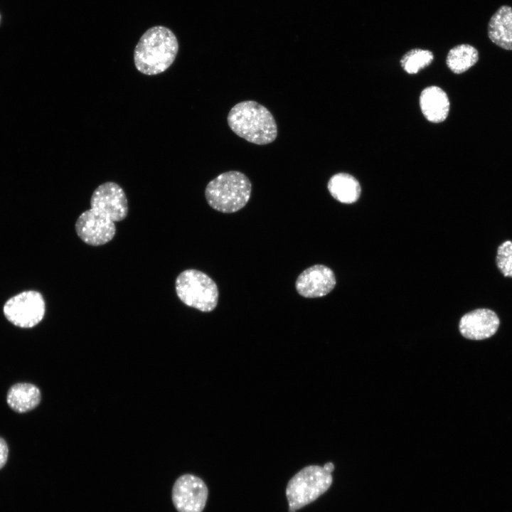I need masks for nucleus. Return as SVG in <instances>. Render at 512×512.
I'll use <instances>...</instances> for the list:
<instances>
[{
	"label": "nucleus",
	"instance_id": "11",
	"mask_svg": "<svg viewBox=\"0 0 512 512\" xmlns=\"http://www.w3.org/2000/svg\"><path fill=\"white\" fill-rule=\"evenodd\" d=\"M499 325V318L494 311L477 309L465 314L461 318L459 329L464 338L480 341L494 336Z\"/></svg>",
	"mask_w": 512,
	"mask_h": 512
},
{
	"label": "nucleus",
	"instance_id": "13",
	"mask_svg": "<svg viewBox=\"0 0 512 512\" xmlns=\"http://www.w3.org/2000/svg\"><path fill=\"white\" fill-rule=\"evenodd\" d=\"M488 36L496 46L512 50V8L501 6L492 15L488 24Z\"/></svg>",
	"mask_w": 512,
	"mask_h": 512
},
{
	"label": "nucleus",
	"instance_id": "4",
	"mask_svg": "<svg viewBox=\"0 0 512 512\" xmlns=\"http://www.w3.org/2000/svg\"><path fill=\"white\" fill-rule=\"evenodd\" d=\"M331 474L324 466L317 465H310L298 471L286 488L289 511L296 512L326 492L332 483Z\"/></svg>",
	"mask_w": 512,
	"mask_h": 512
},
{
	"label": "nucleus",
	"instance_id": "3",
	"mask_svg": "<svg viewBox=\"0 0 512 512\" xmlns=\"http://www.w3.org/2000/svg\"><path fill=\"white\" fill-rule=\"evenodd\" d=\"M252 184L243 173L238 171L224 172L206 186L205 196L214 210L232 213L242 209L250 200Z\"/></svg>",
	"mask_w": 512,
	"mask_h": 512
},
{
	"label": "nucleus",
	"instance_id": "12",
	"mask_svg": "<svg viewBox=\"0 0 512 512\" xmlns=\"http://www.w3.org/2000/svg\"><path fill=\"white\" fill-rule=\"evenodd\" d=\"M420 106L425 117L433 123L446 119L450 103L447 93L437 86L425 88L420 96Z\"/></svg>",
	"mask_w": 512,
	"mask_h": 512
},
{
	"label": "nucleus",
	"instance_id": "6",
	"mask_svg": "<svg viewBox=\"0 0 512 512\" xmlns=\"http://www.w3.org/2000/svg\"><path fill=\"white\" fill-rule=\"evenodd\" d=\"M46 310L44 297L36 290L21 292L7 299L3 306L5 318L23 329L38 325L43 320Z\"/></svg>",
	"mask_w": 512,
	"mask_h": 512
},
{
	"label": "nucleus",
	"instance_id": "14",
	"mask_svg": "<svg viewBox=\"0 0 512 512\" xmlns=\"http://www.w3.org/2000/svg\"><path fill=\"white\" fill-rule=\"evenodd\" d=\"M40 389L29 383H17L9 389L6 394L8 405L18 413H25L36 408L40 403Z\"/></svg>",
	"mask_w": 512,
	"mask_h": 512
},
{
	"label": "nucleus",
	"instance_id": "18",
	"mask_svg": "<svg viewBox=\"0 0 512 512\" xmlns=\"http://www.w3.org/2000/svg\"><path fill=\"white\" fill-rule=\"evenodd\" d=\"M496 265L505 277H512V242L505 241L499 245L496 258Z\"/></svg>",
	"mask_w": 512,
	"mask_h": 512
},
{
	"label": "nucleus",
	"instance_id": "17",
	"mask_svg": "<svg viewBox=\"0 0 512 512\" xmlns=\"http://www.w3.org/2000/svg\"><path fill=\"white\" fill-rule=\"evenodd\" d=\"M434 59L433 53L426 49L414 48L407 51L400 59L402 69L409 74H416L421 69L430 65Z\"/></svg>",
	"mask_w": 512,
	"mask_h": 512
},
{
	"label": "nucleus",
	"instance_id": "10",
	"mask_svg": "<svg viewBox=\"0 0 512 512\" xmlns=\"http://www.w3.org/2000/svg\"><path fill=\"white\" fill-rule=\"evenodd\" d=\"M336 283L334 272L323 265H315L304 270L295 282L298 294L305 298L321 297L334 288Z\"/></svg>",
	"mask_w": 512,
	"mask_h": 512
},
{
	"label": "nucleus",
	"instance_id": "19",
	"mask_svg": "<svg viewBox=\"0 0 512 512\" xmlns=\"http://www.w3.org/2000/svg\"><path fill=\"white\" fill-rule=\"evenodd\" d=\"M9 456V447L5 439L0 437V469L6 464Z\"/></svg>",
	"mask_w": 512,
	"mask_h": 512
},
{
	"label": "nucleus",
	"instance_id": "7",
	"mask_svg": "<svg viewBox=\"0 0 512 512\" xmlns=\"http://www.w3.org/2000/svg\"><path fill=\"white\" fill-rule=\"evenodd\" d=\"M208 494V487L201 478L186 474L173 486L172 501L178 512H202Z\"/></svg>",
	"mask_w": 512,
	"mask_h": 512
},
{
	"label": "nucleus",
	"instance_id": "8",
	"mask_svg": "<svg viewBox=\"0 0 512 512\" xmlns=\"http://www.w3.org/2000/svg\"><path fill=\"white\" fill-rule=\"evenodd\" d=\"M75 229L80 239L91 246H100L109 242L116 233L114 222L92 208L78 216Z\"/></svg>",
	"mask_w": 512,
	"mask_h": 512
},
{
	"label": "nucleus",
	"instance_id": "1",
	"mask_svg": "<svg viewBox=\"0 0 512 512\" xmlns=\"http://www.w3.org/2000/svg\"><path fill=\"white\" fill-rule=\"evenodd\" d=\"M178 43L174 32L164 26H156L146 30L134 50L137 70L146 75H155L166 70L174 62Z\"/></svg>",
	"mask_w": 512,
	"mask_h": 512
},
{
	"label": "nucleus",
	"instance_id": "20",
	"mask_svg": "<svg viewBox=\"0 0 512 512\" xmlns=\"http://www.w3.org/2000/svg\"><path fill=\"white\" fill-rule=\"evenodd\" d=\"M1 14L0 13V24H1Z\"/></svg>",
	"mask_w": 512,
	"mask_h": 512
},
{
	"label": "nucleus",
	"instance_id": "5",
	"mask_svg": "<svg viewBox=\"0 0 512 512\" xmlns=\"http://www.w3.org/2000/svg\"><path fill=\"white\" fill-rule=\"evenodd\" d=\"M175 289L177 297L184 304L201 311H211L218 304L217 284L200 270L188 269L181 272L176 279Z\"/></svg>",
	"mask_w": 512,
	"mask_h": 512
},
{
	"label": "nucleus",
	"instance_id": "2",
	"mask_svg": "<svg viewBox=\"0 0 512 512\" xmlns=\"http://www.w3.org/2000/svg\"><path fill=\"white\" fill-rule=\"evenodd\" d=\"M227 119L231 130L250 143L265 145L277 138V127L273 115L255 101L236 104L230 110Z\"/></svg>",
	"mask_w": 512,
	"mask_h": 512
},
{
	"label": "nucleus",
	"instance_id": "16",
	"mask_svg": "<svg viewBox=\"0 0 512 512\" xmlns=\"http://www.w3.org/2000/svg\"><path fill=\"white\" fill-rule=\"evenodd\" d=\"M479 60V52L472 46L460 44L449 50L446 63L451 71L456 74L466 72Z\"/></svg>",
	"mask_w": 512,
	"mask_h": 512
},
{
	"label": "nucleus",
	"instance_id": "15",
	"mask_svg": "<svg viewBox=\"0 0 512 512\" xmlns=\"http://www.w3.org/2000/svg\"><path fill=\"white\" fill-rule=\"evenodd\" d=\"M327 187L330 194L336 200L347 204L356 202L361 191L357 179L346 173H338L331 176Z\"/></svg>",
	"mask_w": 512,
	"mask_h": 512
},
{
	"label": "nucleus",
	"instance_id": "9",
	"mask_svg": "<svg viewBox=\"0 0 512 512\" xmlns=\"http://www.w3.org/2000/svg\"><path fill=\"white\" fill-rule=\"evenodd\" d=\"M90 208L107 215L114 222L123 220L129 211L123 188L113 181L105 182L95 189L90 198Z\"/></svg>",
	"mask_w": 512,
	"mask_h": 512
}]
</instances>
